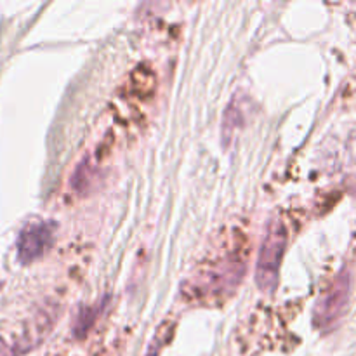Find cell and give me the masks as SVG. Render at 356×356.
Wrapping results in <instances>:
<instances>
[{"mask_svg":"<svg viewBox=\"0 0 356 356\" xmlns=\"http://www.w3.org/2000/svg\"><path fill=\"white\" fill-rule=\"evenodd\" d=\"M287 240V229L282 221H271L266 226L256 264V282L263 292H273L278 285V273L284 261Z\"/></svg>","mask_w":356,"mask_h":356,"instance_id":"obj_1","label":"cell"},{"mask_svg":"<svg viewBox=\"0 0 356 356\" xmlns=\"http://www.w3.org/2000/svg\"><path fill=\"white\" fill-rule=\"evenodd\" d=\"M351 273L348 268L341 270V273L334 278L325 292L320 296L313 309V325L318 330H330L339 323L344 312L348 308L351 296Z\"/></svg>","mask_w":356,"mask_h":356,"instance_id":"obj_2","label":"cell"},{"mask_svg":"<svg viewBox=\"0 0 356 356\" xmlns=\"http://www.w3.org/2000/svg\"><path fill=\"white\" fill-rule=\"evenodd\" d=\"M243 273H245V264L243 259L235 257H226L222 263L212 270H205L200 277L193 278L190 282L191 296H221L235 291L236 285L242 282Z\"/></svg>","mask_w":356,"mask_h":356,"instance_id":"obj_3","label":"cell"},{"mask_svg":"<svg viewBox=\"0 0 356 356\" xmlns=\"http://www.w3.org/2000/svg\"><path fill=\"white\" fill-rule=\"evenodd\" d=\"M54 242V225L52 222L35 221L24 225L17 236V261L30 264L40 259Z\"/></svg>","mask_w":356,"mask_h":356,"instance_id":"obj_4","label":"cell"},{"mask_svg":"<svg viewBox=\"0 0 356 356\" xmlns=\"http://www.w3.org/2000/svg\"><path fill=\"white\" fill-rule=\"evenodd\" d=\"M104 309V301L101 305H94V306H86L79 312V315L75 316V322H73V334L75 337H86L87 332L92 329L94 323L97 322V318L101 316Z\"/></svg>","mask_w":356,"mask_h":356,"instance_id":"obj_5","label":"cell"},{"mask_svg":"<svg viewBox=\"0 0 356 356\" xmlns=\"http://www.w3.org/2000/svg\"><path fill=\"white\" fill-rule=\"evenodd\" d=\"M242 124H243L242 108H240V104L233 99L232 104L226 108L225 120H222V141H225V145H228V143L232 141L233 132H235V129L240 127Z\"/></svg>","mask_w":356,"mask_h":356,"instance_id":"obj_6","label":"cell"}]
</instances>
